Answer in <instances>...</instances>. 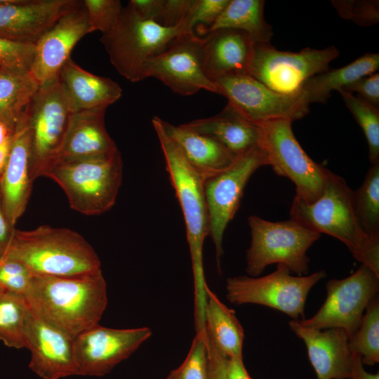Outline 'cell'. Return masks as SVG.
<instances>
[{
  "label": "cell",
  "mask_w": 379,
  "mask_h": 379,
  "mask_svg": "<svg viewBox=\"0 0 379 379\" xmlns=\"http://www.w3.org/2000/svg\"><path fill=\"white\" fill-rule=\"evenodd\" d=\"M38 317L73 338L99 321L107 307L102 270L78 276H34L24 296Z\"/></svg>",
  "instance_id": "1"
},
{
  "label": "cell",
  "mask_w": 379,
  "mask_h": 379,
  "mask_svg": "<svg viewBox=\"0 0 379 379\" xmlns=\"http://www.w3.org/2000/svg\"><path fill=\"white\" fill-rule=\"evenodd\" d=\"M159 119L154 116L152 123L183 215L194 278V324L201 326L205 323L208 288L203 264L204 242L209 235L205 180L188 163L178 146L164 133Z\"/></svg>",
  "instance_id": "2"
},
{
  "label": "cell",
  "mask_w": 379,
  "mask_h": 379,
  "mask_svg": "<svg viewBox=\"0 0 379 379\" xmlns=\"http://www.w3.org/2000/svg\"><path fill=\"white\" fill-rule=\"evenodd\" d=\"M291 219L343 242L353 257L379 276V237L362 230L356 214L353 190L345 179L329 171L324 190L315 201L307 204L294 197Z\"/></svg>",
  "instance_id": "3"
},
{
  "label": "cell",
  "mask_w": 379,
  "mask_h": 379,
  "mask_svg": "<svg viewBox=\"0 0 379 379\" xmlns=\"http://www.w3.org/2000/svg\"><path fill=\"white\" fill-rule=\"evenodd\" d=\"M7 255L22 262L34 276L72 277L101 270L92 246L67 228L15 229Z\"/></svg>",
  "instance_id": "4"
},
{
  "label": "cell",
  "mask_w": 379,
  "mask_h": 379,
  "mask_svg": "<svg viewBox=\"0 0 379 379\" xmlns=\"http://www.w3.org/2000/svg\"><path fill=\"white\" fill-rule=\"evenodd\" d=\"M188 32L183 23L165 27L144 18L128 3L114 26L100 41L113 67L131 82L145 79L147 62L164 52L181 34Z\"/></svg>",
  "instance_id": "5"
},
{
  "label": "cell",
  "mask_w": 379,
  "mask_h": 379,
  "mask_svg": "<svg viewBox=\"0 0 379 379\" xmlns=\"http://www.w3.org/2000/svg\"><path fill=\"white\" fill-rule=\"evenodd\" d=\"M25 112L29 136V176L34 182L58 164L77 110L58 77L39 87Z\"/></svg>",
  "instance_id": "6"
},
{
  "label": "cell",
  "mask_w": 379,
  "mask_h": 379,
  "mask_svg": "<svg viewBox=\"0 0 379 379\" xmlns=\"http://www.w3.org/2000/svg\"><path fill=\"white\" fill-rule=\"evenodd\" d=\"M119 149L104 155L56 164L45 177L65 192L69 206L86 215H98L114 205L121 185Z\"/></svg>",
  "instance_id": "7"
},
{
  "label": "cell",
  "mask_w": 379,
  "mask_h": 379,
  "mask_svg": "<svg viewBox=\"0 0 379 379\" xmlns=\"http://www.w3.org/2000/svg\"><path fill=\"white\" fill-rule=\"evenodd\" d=\"M251 244L246 251V271L250 277L260 275L272 264L284 265L297 276L307 275V250L321 234L293 219L272 222L250 215Z\"/></svg>",
  "instance_id": "8"
},
{
  "label": "cell",
  "mask_w": 379,
  "mask_h": 379,
  "mask_svg": "<svg viewBox=\"0 0 379 379\" xmlns=\"http://www.w3.org/2000/svg\"><path fill=\"white\" fill-rule=\"evenodd\" d=\"M286 119L257 124L258 146L266 154L268 166L279 176L288 178L295 186V197L311 204L321 195L329 170L315 162L302 148Z\"/></svg>",
  "instance_id": "9"
},
{
  "label": "cell",
  "mask_w": 379,
  "mask_h": 379,
  "mask_svg": "<svg viewBox=\"0 0 379 379\" xmlns=\"http://www.w3.org/2000/svg\"><path fill=\"white\" fill-rule=\"evenodd\" d=\"M326 277L324 270L294 276L282 264L261 277L238 276L226 280V298L232 304H258L279 310L293 320L305 318V306L311 288Z\"/></svg>",
  "instance_id": "10"
},
{
  "label": "cell",
  "mask_w": 379,
  "mask_h": 379,
  "mask_svg": "<svg viewBox=\"0 0 379 379\" xmlns=\"http://www.w3.org/2000/svg\"><path fill=\"white\" fill-rule=\"evenodd\" d=\"M339 53L333 46L291 52L279 51L270 42L255 43L249 75L276 92L295 95L308 79L328 70Z\"/></svg>",
  "instance_id": "11"
},
{
  "label": "cell",
  "mask_w": 379,
  "mask_h": 379,
  "mask_svg": "<svg viewBox=\"0 0 379 379\" xmlns=\"http://www.w3.org/2000/svg\"><path fill=\"white\" fill-rule=\"evenodd\" d=\"M326 289V300L317 312L297 321L310 328H342L350 338L359 327L366 307L378 295L379 276L361 264L345 279L328 280Z\"/></svg>",
  "instance_id": "12"
},
{
  "label": "cell",
  "mask_w": 379,
  "mask_h": 379,
  "mask_svg": "<svg viewBox=\"0 0 379 379\" xmlns=\"http://www.w3.org/2000/svg\"><path fill=\"white\" fill-rule=\"evenodd\" d=\"M264 166H268L266 154L257 145L238 156L227 169L204 181L209 236L215 246L220 272L225 231L239 207L248 180L257 169Z\"/></svg>",
  "instance_id": "13"
},
{
  "label": "cell",
  "mask_w": 379,
  "mask_h": 379,
  "mask_svg": "<svg viewBox=\"0 0 379 379\" xmlns=\"http://www.w3.org/2000/svg\"><path fill=\"white\" fill-rule=\"evenodd\" d=\"M218 94L248 121L257 125L276 119L293 121L306 116L310 104L299 93L286 95L267 87L249 74L232 75L214 81Z\"/></svg>",
  "instance_id": "14"
},
{
  "label": "cell",
  "mask_w": 379,
  "mask_h": 379,
  "mask_svg": "<svg viewBox=\"0 0 379 379\" xmlns=\"http://www.w3.org/2000/svg\"><path fill=\"white\" fill-rule=\"evenodd\" d=\"M148 77L159 79L181 95H192L202 89L218 93L205 72L202 38L195 32L181 34L149 60L144 70L145 79Z\"/></svg>",
  "instance_id": "15"
},
{
  "label": "cell",
  "mask_w": 379,
  "mask_h": 379,
  "mask_svg": "<svg viewBox=\"0 0 379 379\" xmlns=\"http://www.w3.org/2000/svg\"><path fill=\"white\" fill-rule=\"evenodd\" d=\"M149 327L118 329L99 324L74 338L78 375L104 376L152 335Z\"/></svg>",
  "instance_id": "16"
},
{
  "label": "cell",
  "mask_w": 379,
  "mask_h": 379,
  "mask_svg": "<svg viewBox=\"0 0 379 379\" xmlns=\"http://www.w3.org/2000/svg\"><path fill=\"white\" fill-rule=\"evenodd\" d=\"M90 32L83 1H77L34 44V55L29 73L39 86L58 77L74 46Z\"/></svg>",
  "instance_id": "17"
},
{
  "label": "cell",
  "mask_w": 379,
  "mask_h": 379,
  "mask_svg": "<svg viewBox=\"0 0 379 379\" xmlns=\"http://www.w3.org/2000/svg\"><path fill=\"white\" fill-rule=\"evenodd\" d=\"M30 369L43 379L78 375L74 338L38 317L31 309L25 326Z\"/></svg>",
  "instance_id": "18"
},
{
  "label": "cell",
  "mask_w": 379,
  "mask_h": 379,
  "mask_svg": "<svg viewBox=\"0 0 379 379\" xmlns=\"http://www.w3.org/2000/svg\"><path fill=\"white\" fill-rule=\"evenodd\" d=\"M77 0H0V37L35 44Z\"/></svg>",
  "instance_id": "19"
},
{
  "label": "cell",
  "mask_w": 379,
  "mask_h": 379,
  "mask_svg": "<svg viewBox=\"0 0 379 379\" xmlns=\"http://www.w3.org/2000/svg\"><path fill=\"white\" fill-rule=\"evenodd\" d=\"M29 136L27 114L20 116L3 174L0 179L2 206L10 225L15 227L25 212L33 182L29 176Z\"/></svg>",
  "instance_id": "20"
},
{
  "label": "cell",
  "mask_w": 379,
  "mask_h": 379,
  "mask_svg": "<svg viewBox=\"0 0 379 379\" xmlns=\"http://www.w3.org/2000/svg\"><path fill=\"white\" fill-rule=\"evenodd\" d=\"M288 324L304 341L317 379H350L352 354L348 347L349 336L343 329L310 328L293 319Z\"/></svg>",
  "instance_id": "21"
},
{
  "label": "cell",
  "mask_w": 379,
  "mask_h": 379,
  "mask_svg": "<svg viewBox=\"0 0 379 379\" xmlns=\"http://www.w3.org/2000/svg\"><path fill=\"white\" fill-rule=\"evenodd\" d=\"M201 38L205 72L211 81L249 74L255 44L250 35L235 29L220 28L207 32Z\"/></svg>",
  "instance_id": "22"
},
{
  "label": "cell",
  "mask_w": 379,
  "mask_h": 379,
  "mask_svg": "<svg viewBox=\"0 0 379 379\" xmlns=\"http://www.w3.org/2000/svg\"><path fill=\"white\" fill-rule=\"evenodd\" d=\"M106 109L75 112L58 164L98 157L118 149L105 128Z\"/></svg>",
  "instance_id": "23"
},
{
  "label": "cell",
  "mask_w": 379,
  "mask_h": 379,
  "mask_svg": "<svg viewBox=\"0 0 379 379\" xmlns=\"http://www.w3.org/2000/svg\"><path fill=\"white\" fill-rule=\"evenodd\" d=\"M164 133L178 146L192 168L204 180L230 167L236 158L215 139L184 127L175 126L161 118Z\"/></svg>",
  "instance_id": "24"
},
{
  "label": "cell",
  "mask_w": 379,
  "mask_h": 379,
  "mask_svg": "<svg viewBox=\"0 0 379 379\" xmlns=\"http://www.w3.org/2000/svg\"><path fill=\"white\" fill-rule=\"evenodd\" d=\"M182 125L215 139L235 157L258 145V126L246 120L228 104L215 115Z\"/></svg>",
  "instance_id": "25"
},
{
  "label": "cell",
  "mask_w": 379,
  "mask_h": 379,
  "mask_svg": "<svg viewBox=\"0 0 379 379\" xmlns=\"http://www.w3.org/2000/svg\"><path fill=\"white\" fill-rule=\"evenodd\" d=\"M58 77L77 111L107 108L122 95V89L117 82L84 69L71 58L62 67Z\"/></svg>",
  "instance_id": "26"
},
{
  "label": "cell",
  "mask_w": 379,
  "mask_h": 379,
  "mask_svg": "<svg viewBox=\"0 0 379 379\" xmlns=\"http://www.w3.org/2000/svg\"><path fill=\"white\" fill-rule=\"evenodd\" d=\"M379 54H364L352 62L337 69L327 70L308 79L300 87L309 104L325 103L333 91L344 90L359 79L378 72Z\"/></svg>",
  "instance_id": "27"
},
{
  "label": "cell",
  "mask_w": 379,
  "mask_h": 379,
  "mask_svg": "<svg viewBox=\"0 0 379 379\" xmlns=\"http://www.w3.org/2000/svg\"><path fill=\"white\" fill-rule=\"evenodd\" d=\"M206 309V333L227 358L242 357L244 329L235 315L208 286Z\"/></svg>",
  "instance_id": "28"
},
{
  "label": "cell",
  "mask_w": 379,
  "mask_h": 379,
  "mask_svg": "<svg viewBox=\"0 0 379 379\" xmlns=\"http://www.w3.org/2000/svg\"><path fill=\"white\" fill-rule=\"evenodd\" d=\"M263 0H230L221 14L206 31L231 28L243 31L255 43L270 42L272 28L264 18Z\"/></svg>",
  "instance_id": "29"
},
{
  "label": "cell",
  "mask_w": 379,
  "mask_h": 379,
  "mask_svg": "<svg viewBox=\"0 0 379 379\" xmlns=\"http://www.w3.org/2000/svg\"><path fill=\"white\" fill-rule=\"evenodd\" d=\"M29 72L0 70V118L17 121L39 88Z\"/></svg>",
  "instance_id": "30"
},
{
  "label": "cell",
  "mask_w": 379,
  "mask_h": 379,
  "mask_svg": "<svg viewBox=\"0 0 379 379\" xmlns=\"http://www.w3.org/2000/svg\"><path fill=\"white\" fill-rule=\"evenodd\" d=\"M353 201L362 230L379 237V163L371 165L361 185L353 191Z\"/></svg>",
  "instance_id": "31"
},
{
  "label": "cell",
  "mask_w": 379,
  "mask_h": 379,
  "mask_svg": "<svg viewBox=\"0 0 379 379\" xmlns=\"http://www.w3.org/2000/svg\"><path fill=\"white\" fill-rule=\"evenodd\" d=\"M28 310L24 297L0 293V340L6 346L26 348L25 326Z\"/></svg>",
  "instance_id": "32"
},
{
  "label": "cell",
  "mask_w": 379,
  "mask_h": 379,
  "mask_svg": "<svg viewBox=\"0 0 379 379\" xmlns=\"http://www.w3.org/2000/svg\"><path fill=\"white\" fill-rule=\"evenodd\" d=\"M351 353L361 358L363 364L373 366L379 362V298L375 296L365 310L361 323L349 338Z\"/></svg>",
  "instance_id": "33"
},
{
  "label": "cell",
  "mask_w": 379,
  "mask_h": 379,
  "mask_svg": "<svg viewBox=\"0 0 379 379\" xmlns=\"http://www.w3.org/2000/svg\"><path fill=\"white\" fill-rule=\"evenodd\" d=\"M338 92L364 133L371 165L379 163V108L352 93L344 90Z\"/></svg>",
  "instance_id": "34"
},
{
  "label": "cell",
  "mask_w": 379,
  "mask_h": 379,
  "mask_svg": "<svg viewBox=\"0 0 379 379\" xmlns=\"http://www.w3.org/2000/svg\"><path fill=\"white\" fill-rule=\"evenodd\" d=\"M163 379H208L206 330L196 333L184 361Z\"/></svg>",
  "instance_id": "35"
},
{
  "label": "cell",
  "mask_w": 379,
  "mask_h": 379,
  "mask_svg": "<svg viewBox=\"0 0 379 379\" xmlns=\"http://www.w3.org/2000/svg\"><path fill=\"white\" fill-rule=\"evenodd\" d=\"M34 276L22 262L12 257L7 255L0 262V287L4 292L24 297Z\"/></svg>",
  "instance_id": "36"
},
{
  "label": "cell",
  "mask_w": 379,
  "mask_h": 379,
  "mask_svg": "<svg viewBox=\"0 0 379 379\" xmlns=\"http://www.w3.org/2000/svg\"><path fill=\"white\" fill-rule=\"evenodd\" d=\"M331 2L341 18L359 26H371L379 22L378 1L332 0Z\"/></svg>",
  "instance_id": "37"
},
{
  "label": "cell",
  "mask_w": 379,
  "mask_h": 379,
  "mask_svg": "<svg viewBox=\"0 0 379 379\" xmlns=\"http://www.w3.org/2000/svg\"><path fill=\"white\" fill-rule=\"evenodd\" d=\"M91 31L107 32L118 20L122 5L119 0H84Z\"/></svg>",
  "instance_id": "38"
},
{
  "label": "cell",
  "mask_w": 379,
  "mask_h": 379,
  "mask_svg": "<svg viewBox=\"0 0 379 379\" xmlns=\"http://www.w3.org/2000/svg\"><path fill=\"white\" fill-rule=\"evenodd\" d=\"M35 45L0 37V64L6 69L29 72Z\"/></svg>",
  "instance_id": "39"
},
{
  "label": "cell",
  "mask_w": 379,
  "mask_h": 379,
  "mask_svg": "<svg viewBox=\"0 0 379 379\" xmlns=\"http://www.w3.org/2000/svg\"><path fill=\"white\" fill-rule=\"evenodd\" d=\"M230 0H192L184 21L188 32H194L197 25L211 27L221 14Z\"/></svg>",
  "instance_id": "40"
},
{
  "label": "cell",
  "mask_w": 379,
  "mask_h": 379,
  "mask_svg": "<svg viewBox=\"0 0 379 379\" xmlns=\"http://www.w3.org/2000/svg\"><path fill=\"white\" fill-rule=\"evenodd\" d=\"M192 1V0H163L159 24L171 27L183 23Z\"/></svg>",
  "instance_id": "41"
},
{
  "label": "cell",
  "mask_w": 379,
  "mask_h": 379,
  "mask_svg": "<svg viewBox=\"0 0 379 379\" xmlns=\"http://www.w3.org/2000/svg\"><path fill=\"white\" fill-rule=\"evenodd\" d=\"M344 91L357 92L359 97L379 108V73L374 72L361 77L346 87Z\"/></svg>",
  "instance_id": "42"
},
{
  "label": "cell",
  "mask_w": 379,
  "mask_h": 379,
  "mask_svg": "<svg viewBox=\"0 0 379 379\" xmlns=\"http://www.w3.org/2000/svg\"><path fill=\"white\" fill-rule=\"evenodd\" d=\"M208 350V379H226L227 357L215 346L206 333Z\"/></svg>",
  "instance_id": "43"
},
{
  "label": "cell",
  "mask_w": 379,
  "mask_h": 379,
  "mask_svg": "<svg viewBox=\"0 0 379 379\" xmlns=\"http://www.w3.org/2000/svg\"><path fill=\"white\" fill-rule=\"evenodd\" d=\"M163 0H131L128 4L144 18L159 22Z\"/></svg>",
  "instance_id": "44"
},
{
  "label": "cell",
  "mask_w": 379,
  "mask_h": 379,
  "mask_svg": "<svg viewBox=\"0 0 379 379\" xmlns=\"http://www.w3.org/2000/svg\"><path fill=\"white\" fill-rule=\"evenodd\" d=\"M15 230V228L10 225L5 215L0 192V262L8 255Z\"/></svg>",
  "instance_id": "45"
},
{
  "label": "cell",
  "mask_w": 379,
  "mask_h": 379,
  "mask_svg": "<svg viewBox=\"0 0 379 379\" xmlns=\"http://www.w3.org/2000/svg\"><path fill=\"white\" fill-rule=\"evenodd\" d=\"M226 379H252L245 368L243 357L227 358Z\"/></svg>",
  "instance_id": "46"
},
{
  "label": "cell",
  "mask_w": 379,
  "mask_h": 379,
  "mask_svg": "<svg viewBox=\"0 0 379 379\" xmlns=\"http://www.w3.org/2000/svg\"><path fill=\"white\" fill-rule=\"evenodd\" d=\"M352 370L350 379H379V373H370L367 372L361 361V358L357 354L352 353Z\"/></svg>",
  "instance_id": "47"
},
{
  "label": "cell",
  "mask_w": 379,
  "mask_h": 379,
  "mask_svg": "<svg viewBox=\"0 0 379 379\" xmlns=\"http://www.w3.org/2000/svg\"><path fill=\"white\" fill-rule=\"evenodd\" d=\"M17 122L18 121L0 118V147L11 145Z\"/></svg>",
  "instance_id": "48"
},
{
  "label": "cell",
  "mask_w": 379,
  "mask_h": 379,
  "mask_svg": "<svg viewBox=\"0 0 379 379\" xmlns=\"http://www.w3.org/2000/svg\"><path fill=\"white\" fill-rule=\"evenodd\" d=\"M11 145L0 147V179L3 174V172L6 166V163L9 151H10V148H11Z\"/></svg>",
  "instance_id": "49"
},
{
  "label": "cell",
  "mask_w": 379,
  "mask_h": 379,
  "mask_svg": "<svg viewBox=\"0 0 379 379\" xmlns=\"http://www.w3.org/2000/svg\"><path fill=\"white\" fill-rule=\"evenodd\" d=\"M4 68L1 64H0V70Z\"/></svg>",
  "instance_id": "50"
},
{
  "label": "cell",
  "mask_w": 379,
  "mask_h": 379,
  "mask_svg": "<svg viewBox=\"0 0 379 379\" xmlns=\"http://www.w3.org/2000/svg\"><path fill=\"white\" fill-rule=\"evenodd\" d=\"M2 292H4V291H2V289L0 287V293H2Z\"/></svg>",
  "instance_id": "51"
}]
</instances>
